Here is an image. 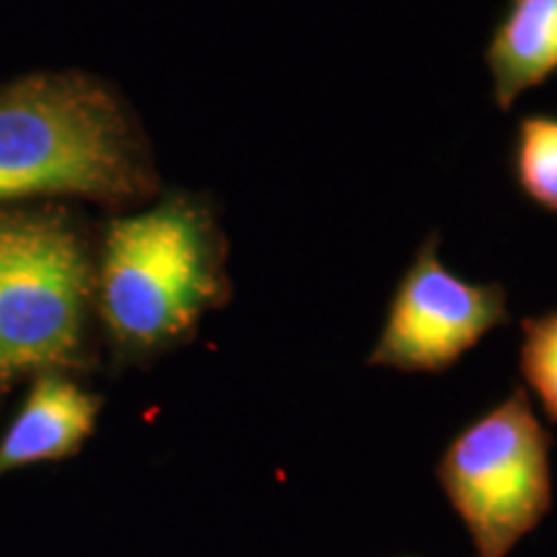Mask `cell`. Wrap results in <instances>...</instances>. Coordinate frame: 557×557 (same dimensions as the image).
<instances>
[{
  "label": "cell",
  "mask_w": 557,
  "mask_h": 557,
  "mask_svg": "<svg viewBox=\"0 0 557 557\" xmlns=\"http://www.w3.org/2000/svg\"><path fill=\"white\" fill-rule=\"evenodd\" d=\"M230 243L209 194L163 189L96 225V320L111 369L148 367L191 344L233 297Z\"/></svg>",
  "instance_id": "1"
},
{
  "label": "cell",
  "mask_w": 557,
  "mask_h": 557,
  "mask_svg": "<svg viewBox=\"0 0 557 557\" xmlns=\"http://www.w3.org/2000/svg\"><path fill=\"white\" fill-rule=\"evenodd\" d=\"M160 191L150 137L114 83L78 67L0 83V207L60 199L116 214Z\"/></svg>",
  "instance_id": "2"
},
{
  "label": "cell",
  "mask_w": 557,
  "mask_h": 557,
  "mask_svg": "<svg viewBox=\"0 0 557 557\" xmlns=\"http://www.w3.org/2000/svg\"><path fill=\"white\" fill-rule=\"evenodd\" d=\"M101 361L96 225L75 201L0 207V406L21 382Z\"/></svg>",
  "instance_id": "3"
},
{
  "label": "cell",
  "mask_w": 557,
  "mask_h": 557,
  "mask_svg": "<svg viewBox=\"0 0 557 557\" xmlns=\"http://www.w3.org/2000/svg\"><path fill=\"white\" fill-rule=\"evenodd\" d=\"M553 436L527 389L487 408L447 444L436 480L475 557H508L553 508Z\"/></svg>",
  "instance_id": "4"
},
{
  "label": "cell",
  "mask_w": 557,
  "mask_h": 557,
  "mask_svg": "<svg viewBox=\"0 0 557 557\" xmlns=\"http://www.w3.org/2000/svg\"><path fill=\"white\" fill-rule=\"evenodd\" d=\"M438 243L442 235L429 233L400 276L377 344L369 351V367L442 374L508 323L504 284L457 276L442 261Z\"/></svg>",
  "instance_id": "5"
},
{
  "label": "cell",
  "mask_w": 557,
  "mask_h": 557,
  "mask_svg": "<svg viewBox=\"0 0 557 557\" xmlns=\"http://www.w3.org/2000/svg\"><path fill=\"white\" fill-rule=\"evenodd\" d=\"M103 398L70 374L29 382L18 413L0 436V478L11 470L75 457L94 436Z\"/></svg>",
  "instance_id": "6"
},
{
  "label": "cell",
  "mask_w": 557,
  "mask_h": 557,
  "mask_svg": "<svg viewBox=\"0 0 557 557\" xmlns=\"http://www.w3.org/2000/svg\"><path fill=\"white\" fill-rule=\"evenodd\" d=\"M493 101L508 111L557 73V0H508L485 47Z\"/></svg>",
  "instance_id": "7"
},
{
  "label": "cell",
  "mask_w": 557,
  "mask_h": 557,
  "mask_svg": "<svg viewBox=\"0 0 557 557\" xmlns=\"http://www.w3.org/2000/svg\"><path fill=\"white\" fill-rule=\"evenodd\" d=\"M511 173L534 207L557 214V116H521L511 145Z\"/></svg>",
  "instance_id": "8"
},
{
  "label": "cell",
  "mask_w": 557,
  "mask_h": 557,
  "mask_svg": "<svg viewBox=\"0 0 557 557\" xmlns=\"http://www.w3.org/2000/svg\"><path fill=\"white\" fill-rule=\"evenodd\" d=\"M519 367L547 421L557 423V310L521 320Z\"/></svg>",
  "instance_id": "9"
}]
</instances>
